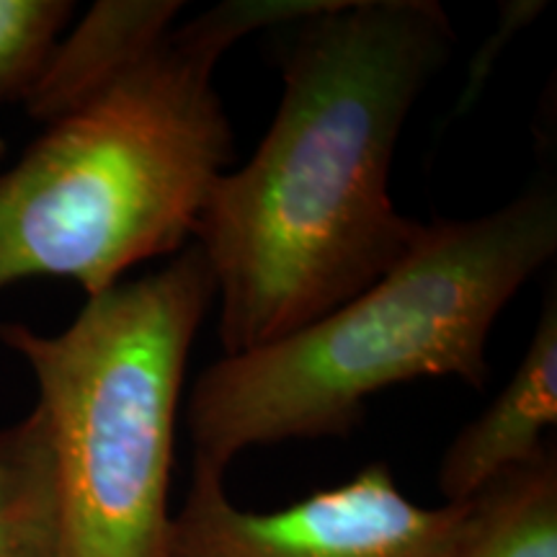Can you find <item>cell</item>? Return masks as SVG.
<instances>
[{
    "label": "cell",
    "mask_w": 557,
    "mask_h": 557,
    "mask_svg": "<svg viewBox=\"0 0 557 557\" xmlns=\"http://www.w3.org/2000/svg\"><path fill=\"white\" fill-rule=\"evenodd\" d=\"M214 282L197 246L90 297L65 331L0 325L32 369L58 478L60 557H169L189 351Z\"/></svg>",
    "instance_id": "277c9868"
},
{
    "label": "cell",
    "mask_w": 557,
    "mask_h": 557,
    "mask_svg": "<svg viewBox=\"0 0 557 557\" xmlns=\"http://www.w3.org/2000/svg\"><path fill=\"white\" fill-rule=\"evenodd\" d=\"M557 250L547 181L472 220L421 222L393 269L289 336L209 364L194 382V468L225 475L243 451L348 436L382 389L421 377H491L487 338Z\"/></svg>",
    "instance_id": "3957f363"
},
{
    "label": "cell",
    "mask_w": 557,
    "mask_h": 557,
    "mask_svg": "<svg viewBox=\"0 0 557 557\" xmlns=\"http://www.w3.org/2000/svg\"><path fill=\"white\" fill-rule=\"evenodd\" d=\"M0 557H60L58 478L39 406L0 426Z\"/></svg>",
    "instance_id": "9c48e42d"
},
{
    "label": "cell",
    "mask_w": 557,
    "mask_h": 557,
    "mask_svg": "<svg viewBox=\"0 0 557 557\" xmlns=\"http://www.w3.org/2000/svg\"><path fill=\"white\" fill-rule=\"evenodd\" d=\"M462 517L465 504L410 500L385 462L276 511H243L225 475L194 468L169 557H451Z\"/></svg>",
    "instance_id": "5b68a950"
},
{
    "label": "cell",
    "mask_w": 557,
    "mask_h": 557,
    "mask_svg": "<svg viewBox=\"0 0 557 557\" xmlns=\"http://www.w3.org/2000/svg\"><path fill=\"white\" fill-rule=\"evenodd\" d=\"M73 11L67 0H0V103L26 101Z\"/></svg>",
    "instance_id": "30bf717a"
},
{
    "label": "cell",
    "mask_w": 557,
    "mask_h": 557,
    "mask_svg": "<svg viewBox=\"0 0 557 557\" xmlns=\"http://www.w3.org/2000/svg\"><path fill=\"white\" fill-rule=\"evenodd\" d=\"M267 137L222 173L197 225L220 299L222 354L289 336L393 269L421 222L389 199L406 120L447 65L434 0H333L297 21Z\"/></svg>",
    "instance_id": "6da1fadb"
},
{
    "label": "cell",
    "mask_w": 557,
    "mask_h": 557,
    "mask_svg": "<svg viewBox=\"0 0 557 557\" xmlns=\"http://www.w3.org/2000/svg\"><path fill=\"white\" fill-rule=\"evenodd\" d=\"M333 0H230L173 24L143 60L47 124L0 173V292L26 278L81 284L88 299L137 263L181 253L233 160L214 73L250 32Z\"/></svg>",
    "instance_id": "7a4b0ae2"
},
{
    "label": "cell",
    "mask_w": 557,
    "mask_h": 557,
    "mask_svg": "<svg viewBox=\"0 0 557 557\" xmlns=\"http://www.w3.org/2000/svg\"><path fill=\"white\" fill-rule=\"evenodd\" d=\"M5 150H9V148H5V139L0 137V163H3V158H5Z\"/></svg>",
    "instance_id": "8fae6325"
},
{
    "label": "cell",
    "mask_w": 557,
    "mask_h": 557,
    "mask_svg": "<svg viewBox=\"0 0 557 557\" xmlns=\"http://www.w3.org/2000/svg\"><path fill=\"white\" fill-rule=\"evenodd\" d=\"M557 423V297L542 302L537 329L513 377L475 421L451 438L438 468L444 504H462L480 487L547 449Z\"/></svg>",
    "instance_id": "8992f818"
},
{
    "label": "cell",
    "mask_w": 557,
    "mask_h": 557,
    "mask_svg": "<svg viewBox=\"0 0 557 557\" xmlns=\"http://www.w3.org/2000/svg\"><path fill=\"white\" fill-rule=\"evenodd\" d=\"M451 557H557V459L547 447L462 500Z\"/></svg>",
    "instance_id": "ba28073f"
},
{
    "label": "cell",
    "mask_w": 557,
    "mask_h": 557,
    "mask_svg": "<svg viewBox=\"0 0 557 557\" xmlns=\"http://www.w3.org/2000/svg\"><path fill=\"white\" fill-rule=\"evenodd\" d=\"M184 3L173 0H101L62 34L41 67L26 111L54 124L99 96L148 54L176 24Z\"/></svg>",
    "instance_id": "52a82bcc"
}]
</instances>
